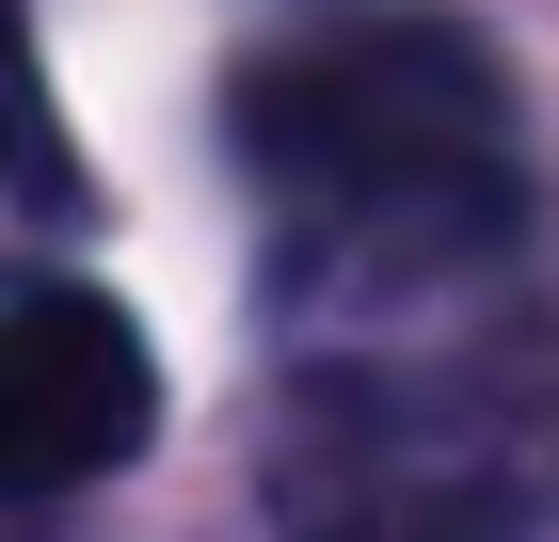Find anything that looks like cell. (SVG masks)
<instances>
[{
  "instance_id": "6da1fadb",
  "label": "cell",
  "mask_w": 559,
  "mask_h": 542,
  "mask_svg": "<svg viewBox=\"0 0 559 542\" xmlns=\"http://www.w3.org/2000/svg\"><path fill=\"white\" fill-rule=\"evenodd\" d=\"M224 144L272 208V288L304 320L448 303L527 224V112L464 16H336L240 64Z\"/></svg>"
},
{
  "instance_id": "7a4b0ae2",
  "label": "cell",
  "mask_w": 559,
  "mask_h": 542,
  "mask_svg": "<svg viewBox=\"0 0 559 542\" xmlns=\"http://www.w3.org/2000/svg\"><path fill=\"white\" fill-rule=\"evenodd\" d=\"M288 542H544L559 527V320L336 351L272 415Z\"/></svg>"
},
{
  "instance_id": "3957f363",
  "label": "cell",
  "mask_w": 559,
  "mask_h": 542,
  "mask_svg": "<svg viewBox=\"0 0 559 542\" xmlns=\"http://www.w3.org/2000/svg\"><path fill=\"white\" fill-rule=\"evenodd\" d=\"M160 431V351L96 288H16L0 303V495H81Z\"/></svg>"
},
{
  "instance_id": "277c9868",
  "label": "cell",
  "mask_w": 559,
  "mask_h": 542,
  "mask_svg": "<svg viewBox=\"0 0 559 542\" xmlns=\"http://www.w3.org/2000/svg\"><path fill=\"white\" fill-rule=\"evenodd\" d=\"M96 224V176L48 112V64H33V16L0 0V272H48V255H81Z\"/></svg>"
}]
</instances>
